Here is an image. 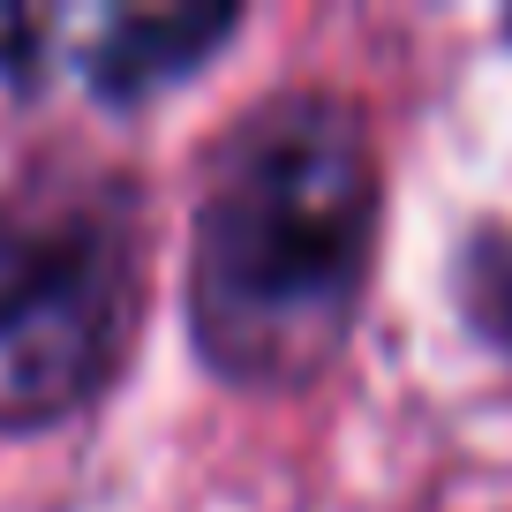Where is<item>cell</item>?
I'll list each match as a JSON object with an SVG mask.
<instances>
[{
  "instance_id": "6da1fadb",
  "label": "cell",
  "mask_w": 512,
  "mask_h": 512,
  "mask_svg": "<svg viewBox=\"0 0 512 512\" xmlns=\"http://www.w3.org/2000/svg\"><path fill=\"white\" fill-rule=\"evenodd\" d=\"M377 241V151L332 91L264 98L211 159L189 234V332L234 384H309L354 332Z\"/></svg>"
},
{
  "instance_id": "7a4b0ae2",
  "label": "cell",
  "mask_w": 512,
  "mask_h": 512,
  "mask_svg": "<svg viewBox=\"0 0 512 512\" xmlns=\"http://www.w3.org/2000/svg\"><path fill=\"white\" fill-rule=\"evenodd\" d=\"M136 332V211L121 181H31L0 211V430L98 400Z\"/></svg>"
},
{
  "instance_id": "3957f363",
  "label": "cell",
  "mask_w": 512,
  "mask_h": 512,
  "mask_svg": "<svg viewBox=\"0 0 512 512\" xmlns=\"http://www.w3.org/2000/svg\"><path fill=\"white\" fill-rule=\"evenodd\" d=\"M226 31H234L226 8H113L83 38V76L113 98H144L159 83L189 76Z\"/></svg>"
},
{
  "instance_id": "277c9868",
  "label": "cell",
  "mask_w": 512,
  "mask_h": 512,
  "mask_svg": "<svg viewBox=\"0 0 512 512\" xmlns=\"http://www.w3.org/2000/svg\"><path fill=\"white\" fill-rule=\"evenodd\" d=\"M460 294H467V317H475L482 339L512 354V234H482L460 264Z\"/></svg>"
}]
</instances>
